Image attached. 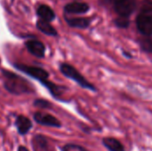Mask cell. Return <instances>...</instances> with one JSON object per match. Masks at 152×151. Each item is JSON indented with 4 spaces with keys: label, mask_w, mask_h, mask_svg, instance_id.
<instances>
[{
    "label": "cell",
    "mask_w": 152,
    "mask_h": 151,
    "mask_svg": "<svg viewBox=\"0 0 152 151\" xmlns=\"http://www.w3.org/2000/svg\"><path fill=\"white\" fill-rule=\"evenodd\" d=\"M66 21L70 27L79 28H87L90 23L89 20L86 18H69V19H66Z\"/></svg>",
    "instance_id": "cell-13"
},
{
    "label": "cell",
    "mask_w": 152,
    "mask_h": 151,
    "mask_svg": "<svg viewBox=\"0 0 152 151\" xmlns=\"http://www.w3.org/2000/svg\"><path fill=\"white\" fill-rule=\"evenodd\" d=\"M13 67L17 70L23 72L24 74L28 75V77L37 80L43 85H45L49 81L48 80L49 73L45 69H43L41 67L29 66V65H26V64H22V63H14Z\"/></svg>",
    "instance_id": "cell-3"
},
{
    "label": "cell",
    "mask_w": 152,
    "mask_h": 151,
    "mask_svg": "<svg viewBox=\"0 0 152 151\" xmlns=\"http://www.w3.org/2000/svg\"><path fill=\"white\" fill-rule=\"evenodd\" d=\"M4 77V86L12 94L20 95L25 93H31L34 92L32 85L24 77L11 72L9 70H2Z\"/></svg>",
    "instance_id": "cell-1"
},
{
    "label": "cell",
    "mask_w": 152,
    "mask_h": 151,
    "mask_svg": "<svg viewBox=\"0 0 152 151\" xmlns=\"http://www.w3.org/2000/svg\"><path fill=\"white\" fill-rule=\"evenodd\" d=\"M86 151H87V150H86Z\"/></svg>",
    "instance_id": "cell-21"
},
{
    "label": "cell",
    "mask_w": 152,
    "mask_h": 151,
    "mask_svg": "<svg viewBox=\"0 0 152 151\" xmlns=\"http://www.w3.org/2000/svg\"><path fill=\"white\" fill-rule=\"evenodd\" d=\"M140 44L142 49L144 52L152 53V39L151 38H142L140 41Z\"/></svg>",
    "instance_id": "cell-14"
},
{
    "label": "cell",
    "mask_w": 152,
    "mask_h": 151,
    "mask_svg": "<svg viewBox=\"0 0 152 151\" xmlns=\"http://www.w3.org/2000/svg\"><path fill=\"white\" fill-rule=\"evenodd\" d=\"M103 146L109 151H125V148L122 143L112 137H105L102 139Z\"/></svg>",
    "instance_id": "cell-10"
},
{
    "label": "cell",
    "mask_w": 152,
    "mask_h": 151,
    "mask_svg": "<svg viewBox=\"0 0 152 151\" xmlns=\"http://www.w3.org/2000/svg\"><path fill=\"white\" fill-rule=\"evenodd\" d=\"M25 47L29 53L38 59H43L45 55V46L42 42L38 40L31 39L26 41Z\"/></svg>",
    "instance_id": "cell-5"
},
{
    "label": "cell",
    "mask_w": 152,
    "mask_h": 151,
    "mask_svg": "<svg viewBox=\"0 0 152 151\" xmlns=\"http://www.w3.org/2000/svg\"><path fill=\"white\" fill-rule=\"evenodd\" d=\"M89 9V6L84 3H70L64 8L68 13H84Z\"/></svg>",
    "instance_id": "cell-12"
},
{
    "label": "cell",
    "mask_w": 152,
    "mask_h": 151,
    "mask_svg": "<svg viewBox=\"0 0 152 151\" xmlns=\"http://www.w3.org/2000/svg\"><path fill=\"white\" fill-rule=\"evenodd\" d=\"M136 3L134 0H120L115 3V9L122 17L130 15L135 9Z\"/></svg>",
    "instance_id": "cell-8"
},
{
    "label": "cell",
    "mask_w": 152,
    "mask_h": 151,
    "mask_svg": "<svg viewBox=\"0 0 152 151\" xmlns=\"http://www.w3.org/2000/svg\"><path fill=\"white\" fill-rule=\"evenodd\" d=\"M33 105H34V107L38 108V109H49L52 106V104L48 101L44 100V99L35 100V101L33 102Z\"/></svg>",
    "instance_id": "cell-15"
},
{
    "label": "cell",
    "mask_w": 152,
    "mask_h": 151,
    "mask_svg": "<svg viewBox=\"0 0 152 151\" xmlns=\"http://www.w3.org/2000/svg\"><path fill=\"white\" fill-rule=\"evenodd\" d=\"M86 150L77 144H67L62 148V151H86Z\"/></svg>",
    "instance_id": "cell-17"
},
{
    "label": "cell",
    "mask_w": 152,
    "mask_h": 151,
    "mask_svg": "<svg viewBox=\"0 0 152 151\" xmlns=\"http://www.w3.org/2000/svg\"><path fill=\"white\" fill-rule=\"evenodd\" d=\"M59 69L63 76L76 82L80 87L93 91V92H96V87L93 84L88 82L86 79V77L72 65L68 64V63H61Z\"/></svg>",
    "instance_id": "cell-2"
},
{
    "label": "cell",
    "mask_w": 152,
    "mask_h": 151,
    "mask_svg": "<svg viewBox=\"0 0 152 151\" xmlns=\"http://www.w3.org/2000/svg\"><path fill=\"white\" fill-rule=\"evenodd\" d=\"M14 126H15L18 133L21 136H24L33 127V123L27 117H25L23 115H19L15 118Z\"/></svg>",
    "instance_id": "cell-6"
},
{
    "label": "cell",
    "mask_w": 152,
    "mask_h": 151,
    "mask_svg": "<svg viewBox=\"0 0 152 151\" xmlns=\"http://www.w3.org/2000/svg\"><path fill=\"white\" fill-rule=\"evenodd\" d=\"M141 12L142 14L150 13L152 12V1L151 0H145L142 3L141 5Z\"/></svg>",
    "instance_id": "cell-16"
},
{
    "label": "cell",
    "mask_w": 152,
    "mask_h": 151,
    "mask_svg": "<svg viewBox=\"0 0 152 151\" xmlns=\"http://www.w3.org/2000/svg\"><path fill=\"white\" fill-rule=\"evenodd\" d=\"M111 1H113V2H115V3H117V2H118V1H120V0H111Z\"/></svg>",
    "instance_id": "cell-20"
},
{
    "label": "cell",
    "mask_w": 152,
    "mask_h": 151,
    "mask_svg": "<svg viewBox=\"0 0 152 151\" xmlns=\"http://www.w3.org/2000/svg\"><path fill=\"white\" fill-rule=\"evenodd\" d=\"M17 151H29L25 146H19L18 147V150Z\"/></svg>",
    "instance_id": "cell-19"
},
{
    "label": "cell",
    "mask_w": 152,
    "mask_h": 151,
    "mask_svg": "<svg viewBox=\"0 0 152 151\" xmlns=\"http://www.w3.org/2000/svg\"><path fill=\"white\" fill-rule=\"evenodd\" d=\"M116 24L118 25V27L119 28H127L129 25V21L126 17H120L118 19L116 20Z\"/></svg>",
    "instance_id": "cell-18"
},
{
    "label": "cell",
    "mask_w": 152,
    "mask_h": 151,
    "mask_svg": "<svg viewBox=\"0 0 152 151\" xmlns=\"http://www.w3.org/2000/svg\"><path fill=\"white\" fill-rule=\"evenodd\" d=\"M37 28L39 31H41L42 33L47 35V36H56L58 35L56 29L47 21L42 20H38L37 21Z\"/></svg>",
    "instance_id": "cell-11"
},
{
    "label": "cell",
    "mask_w": 152,
    "mask_h": 151,
    "mask_svg": "<svg viewBox=\"0 0 152 151\" xmlns=\"http://www.w3.org/2000/svg\"><path fill=\"white\" fill-rule=\"evenodd\" d=\"M136 22L137 28L142 34L145 36L152 35V16L142 13L137 17Z\"/></svg>",
    "instance_id": "cell-7"
},
{
    "label": "cell",
    "mask_w": 152,
    "mask_h": 151,
    "mask_svg": "<svg viewBox=\"0 0 152 151\" xmlns=\"http://www.w3.org/2000/svg\"><path fill=\"white\" fill-rule=\"evenodd\" d=\"M33 118L35 122L38 125H41L43 126H48V127H54V128H60L61 127V123L58 118L53 117V115L42 113V112H36L33 115Z\"/></svg>",
    "instance_id": "cell-4"
},
{
    "label": "cell",
    "mask_w": 152,
    "mask_h": 151,
    "mask_svg": "<svg viewBox=\"0 0 152 151\" xmlns=\"http://www.w3.org/2000/svg\"><path fill=\"white\" fill-rule=\"evenodd\" d=\"M37 14L40 20L47 22L53 21L55 19V13L53 10L46 4H40L37 9Z\"/></svg>",
    "instance_id": "cell-9"
}]
</instances>
